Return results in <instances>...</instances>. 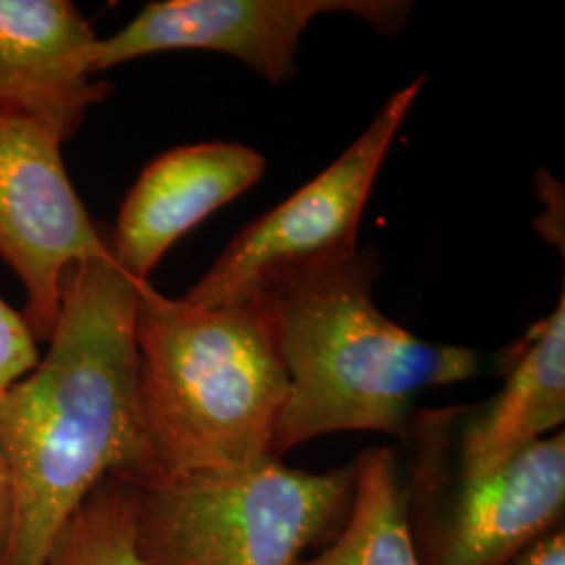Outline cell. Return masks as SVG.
<instances>
[{"label":"cell","instance_id":"6da1fadb","mask_svg":"<svg viewBox=\"0 0 565 565\" xmlns=\"http://www.w3.org/2000/svg\"><path fill=\"white\" fill-rule=\"evenodd\" d=\"M139 287L114 260L72 266L49 352L0 394V452L13 494L2 565H44L61 527L103 480H160L139 411Z\"/></svg>","mask_w":565,"mask_h":565},{"label":"cell","instance_id":"7a4b0ae2","mask_svg":"<svg viewBox=\"0 0 565 565\" xmlns=\"http://www.w3.org/2000/svg\"><path fill=\"white\" fill-rule=\"evenodd\" d=\"M377 254L306 275L270 303L287 396L270 452H285L340 431L408 438L419 392L467 382L480 354L463 345L425 342L377 308Z\"/></svg>","mask_w":565,"mask_h":565},{"label":"cell","instance_id":"3957f363","mask_svg":"<svg viewBox=\"0 0 565 565\" xmlns=\"http://www.w3.org/2000/svg\"><path fill=\"white\" fill-rule=\"evenodd\" d=\"M135 342L142 431L160 480L273 457L287 375L270 303L200 308L145 282Z\"/></svg>","mask_w":565,"mask_h":565},{"label":"cell","instance_id":"277c9868","mask_svg":"<svg viewBox=\"0 0 565 565\" xmlns=\"http://www.w3.org/2000/svg\"><path fill=\"white\" fill-rule=\"evenodd\" d=\"M352 492V465L312 473L277 457L137 484V553L141 565H298L340 532Z\"/></svg>","mask_w":565,"mask_h":565},{"label":"cell","instance_id":"5b68a950","mask_svg":"<svg viewBox=\"0 0 565 565\" xmlns=\"http://www.w3.org/2000/svg\"><path fill=\"white\" fill-rule=\"evenodd\" d=\"M425 76L394 93L342 156L226 245L182 300L200 308L268 302L306 275L350 260L364 205Z\"/></svg>","mask_w":565,"mask_h":565},{"label":"cell","instance_id":"8992f818","mask_svg":"<svg viewBox=\"0 0 565 565\" xmlns=\"http://www.w3.org/2000/svg\"><path fill=\"white\" fill-rule=\"evenodd\" d=\"M61 145L39 121L0 120V258L23 282L21 315L36 342L55 331L67 270L114 260L109 235L90 221L67 177Z\"/></svg>","mask_w":565,"mask_h":565},{"label":"cell","instance_id":"52a82bcc","mask_svg":"<svg viewBox=\"0 0 565 565\" xmlns=\"http://www.w3.org/2000/svg\"><path fill=\"white\" fill-rule=\"evenodd\" d=\"M352 13L382 32H396L411 13L394 0H166L149 2L109 39H99L93 72L163 51H216L249 65L273 84L296 74V53L308 23Z\"/></svg>","mask_w":565,"mask_h":565},{"label":"cell","instance_id":"ba28073f","mask_svg":"<svg viewBox=\"0 0 565 565\" xmlns=\"http://www.w3.org/2000/svg\"><path fill=\"white\" fill-rule=\"evenodd\" d=\"M565 434L555 431L473 480H459L417 546L422 565H511L564 525Z\"/></svg>","mask_w":565,"mask_h":565},{"label":"cell","instance_id":"9c48e42d","mask_svg":"<svg viewBox=\"0 0 565 565\" xmlns=\"http://www.w3.org/2000/svg\"><path fill=\"white\" fill-rule=\"evenodd\" d=\"M99 39L67 0H0V120L39 121L65 142L109 93L93 81Z\"/></svg>","mask_w":565,"mask_h":565},{"label":"cell","instance_id":"30bf717a","mask_svg":"<svg viewBox=\"0 0 565 565\" xmlns=\"http://www.w3.org/2000/svg\"><path fill=\"white\" fill-rule=\"evenodd\" d=\"M266 160L239 142H198L177 147L142 170L121 205L111 256L139 285L163 254L224 203L263 179Z\"/></svg>","mask_w":565,"mask_h":565},{"label":"cell","instance_id":"8fae6325","mask_svg":"<svg viewBox=\"0 0 565 565\" xmlns=\"http://www.w3.org/2000/svg\"><path fill=\"white\" fill-rule=\"evenodd\" d=\"M565 422V298L536 324L505 387L461 438V480L480 478Z\"/></svg>","mask_w":565,"mask_h":565},{"label":"cell","instance_id":"7c38bea8","mask_svg":"<svg viewBox=\"0 0 565 565\" xmlns=\"http://www.w3.org/2000/svg\"><path fill=\"white\" fill-rule=\"evenodd\" d=\"M352 467L354 492L340 532L298 565H422L396 452L371 448Z\"/></svg>","mask_w":565,"mask_h":565},{"label":"cell","instance_id":"4fadbf2b","mask_svg":"<svg viewBox=\"0 0 565 565\" xmlns=\"http://www.w3.org/2000/svg\"><path fill=\"white\" fill-rule=\"evenodd\" d=\"M137 484L107 478L61 527L44 565H141L135 541Z\"/></svg>","mask_w":565,"mask_h":565},{"label":"cell","instance_id":"5bb4252c","mask_svg":"<svg viewBox=\"0 0 565 565\" xmlns=\"http://www.w3.org/2000/svg\"><path fill=\"white\" fill-rule=\"evenodd\" d=\"M39 361V342L30 324L0 298V394L20 382Z\"/></svg>","mask_w":565,"mask_h":565},{"label":"cell","instance_id":"9a60e30c","mask_svg":"<svg viewBox=\"0 0 565 565\" xmlns=\"http://www.w3.org/2000/svg\"><path fill=\"white\" fill-rule=\"evenodd\" d=\"M511 565H565L564 525L551 530Z\"/></svg>","mask_w":565,"mask_h":565},{"label":"cell","instance_id":"2e32d148","mask_svg":"<svg viewBox=\"0 0 565 565\" xmlns=\"http://www.w3.org/2000/svg\"><path fill=\"white\" fill-rule=\"evenodd\" d=\"M11 527H13V494L9 471L0 452V565L4 564L9 543H11Z\"/></svg>","mask_w":565,"mask_h":565}]
</instances>
